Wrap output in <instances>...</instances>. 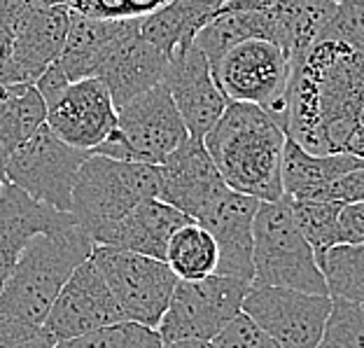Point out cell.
Masks as SVG:
<instances>
[{"mask_svg":"<svg viewBox=\"0 0 364 348\" xmlns=\"http://www.w3.org/2000/svg\"><path fill=\"white\" fill-rule=\"evenodd\" d=\"M364 96V54L338 40L313 43L292 65L283 129L313 154L343 152Z\"/></svg>","mask_w":364,"mask_h":348,"instance_id":"6da1fadb","label":"cell"},{"mask_svg":"<svg viewBox=\"0 0 364 348\" xmlns=\"http://www.w3.org/2000/svg\"><path fill=\"white\" fill-rule=\"evenodd\" d=\"M285 138L276 115L255 103L229 101L203 136V145L229 189L259 201H278L283 199Z\"/></svg>","mask_w":364,"mask_h":348,"instance_id":"7a4b0ae2","label":"cell"},{"mask_svg":"<svg viewBox=\"0 0 364 348\" xmlns=\"http://www.w3.org/2000/svg\"><path fill=\"white\" fill-rule=\"evenodd\" d=\"M94 246L77 222L54 234L33 236L0 290V311L33 327H43L63 283L91 258Z\"/></svg>","mask_w":364,"mask_h":348,"instance_id":"3957f363","label":"cell"},{"mask_svg":"<svg viewBox=\"0 0 364 348\" xmlns=\"http://www.w3.org/2000/svg\"><path fill=\"white\" fill-rule=\"evenodd\" d=\"M154 196H159L156 167L89 154L73 182L70 215L96 241L140 201Z\"/></svg>","mask_w":364,"mask_h":348,"instance_id":"277c9868","label":"cell"},{"mask_svg":"<svg viewBox=\"0 0 364 348\" xmlns=\"http://www.w3.org/2000/svg\"><path fill=\"white\" fill-rule=\"evenodd\" d=\"M252 264L257 285L327 295L316 251L296 227L287 196L259 204L252 225Z\"/></svg>","mask_w":364,"mask_h":348,"instance_id":"5b68a950","label":"cell"},{"mask_svg":"<svg viewBox=\"0 0 364 348\" xmlns=\"http://www.w3.org/2000/svg\"><path fill=\"white\" fill-rule=\"evenodd\" d=\"M189 138L166 82L117 107V124L91 154L159 167Z\"/></svg>","mask_w":364,"mask_h":348,"instance_id":"8992f818","label":"cell"},{"mask_svg":"<svg viewBox=\"0 0 364 348\" xmlns=\"http://www.w3.org/2000/svg\"><path fill=\"white\" fill-rule=\"evenodd\" d=\"M91 262L101 271L124 318L156 329L180 280L168 264L112 246H94Z\"/></svg>","mask_w":364,"mask_h":348,"instance_id":"52a82bcc","label":"cell"},{"mask_svg":"<svg viewBox=\"0 0 364 348\" xmlns=\"http://www.w3.org/2000/svg\"><path fill=\"white\" fill-rule=\"evenodd\" d=\"M250 285V280L220 273H210L201 280H178L168 309L156 325L161 344L180 339L213 342L243 311Z\"/></svg>","mask_w":364,"mask_h":348,"instance_id":"ba28073f","label":"cell"},{"mask_svg":"<svg viewBox=\"0 0 364 348\" xmlns=\"http://www.w3.org/2000/svg\"><path fill=\"white\" fill-rule=\"evenodd\" d=\"M210 70L227 101L262 105L283 124L292 61L276 43L245 40L231 47L218 63L210 65Z\"/></svg>","mask_w":364,"mask_h":348,"instance_id":"9c48e42d","label":"cell"},{"mask_svg":"<svg viewBox=\"0 0 364 348\" xmlns=\"http://www.w3.org/2000/svg\"><path fill=\"white\" fill-rule=\"evenodd\" d=\"M87 157L89 152L63 143L45 124L3 159L5 178L38 201L70 213L73 182Z\"/></svg>","mask_w":364,"mask_h":348,"instance_id":"30bf717a","label":"cell"},{"mask_svg":"<svg viewBox=\"0 0 364 348\" xmlns=\"http://www.w3.org/2000/svg\"><path fill=\"white\" fill-rule=\"evenodd\" d=\"M332 297L292 288L252 283L243 300V313L283 348H318Z\"/></svg>","mask_w":364,"mask_h":348,"instance_id":"8fae6325","label":"cell"},{"mask_svg":"<svg viewBox=\"0 0 364 348\" xmlns=\"http://www.w3.org/2000/svg\"><path fill=\"white\" fill-rule=\"evenodd\" d=\"M122 320L127 318L117 300L89 258L63 283L43 322V329L54 342H65Z\"/></svg>","mask_w":364,"mask_h":348,"instance_id":"7c38bea8","label":"cell"},{"mask_svg":"<svg viewBox=\"0 0 364 348\" xmlns=\"http://www.w3.org/2000/svg\"><path fill=\"white\" fill-rule=\"evenodd\" d=\"M47 127L63 143L91 154L112 134L117 124V107L110 91L98 78L70 82L47 105Z\"/></svg>","mask_w":364,"mask_h":348,"instance_id":"4fadbf2b","label":"cell"},{"mask_svg":"<svg viewBox=\"0 0 364 348\" xmlns=\"http://www.w3.org/2000/svg\"><path fill=\"white\" fill-rule=\"evenodd\" d=\"M156 171H159L156 199L171 204L194 222L229 189L201 138L189 136L156 167Z\"/></svg>","mask_w":364,"mask_h":348,"instance_id":"5bb4252c","label":"cell"},{"mask_svg":"<svg viewBox=\"0 0 364 348\" xmlns=\"http://www.w3.org/2000/svg\"><path fill=\"white\" fill-rule=\"evenodd\" d=\"M164 82H166L189 136L203 140V136L222 117L229 101L215 82L210 63L205 61L201 49L192 43L187 52L171 59Z\"/></svg>","mask_w":364,"mask_h":348,"instance_id":"9a60e30c","label":"cell"},{"mask_svg":"<svg viewBox=\"0 0 364 348\" xmlns=\"http://www.w3.org/2000/svg\"><path fill=\"white\" fill-rule=\"evenodd\" d=\"M259 199L227 189L196 222L210 231L218 243L220 260L215 273L250 280L255 278L252 264V225L259 209Z\"/></svg>","mask_w":364,"mask_h":348,"instance_id":"2e32d148","label":"cell"},{"mask_svg":"<svg viewBox=\"0 0 364 348\" xmlns=\"http://www.w3.org/2000/svg\"><path fill=\"white\" fill-rule=\"evenodd\" d=\"M70 7H33L12 33V61L0 75V85H33L49 63L61 56L68 33Z\"/></svg>","mask_w":364,"mask_h":348,"instance_id":"e0dca14e","label":"cell"},{"mask_svg":"<svg viewBox=\"0 0 364 348\" xmlns=\"http://www.w3.org/2000/svg\"><path fill=\"white\" fill-rule=\"evenodd\" d=\"M168 65V56L140 33L138 19L98 65L96 78L110 91L114 107H122L143 91L161 85L166 80Z\"/></svg>","mask_w":364,"mask_h":348,"instance_id":"ac0fdd59","label":"cell"},{"mask_svg":"<svg viewBox=\"0 0 364 348\" xmlns=\"http://www.w3.org/2000/svg\"><path fill=\"white\" fill-rule=\"evenodd\" d=\"M73 222L75 218L70 213L56 211L12 182H5L0 189V290L33 236L54 234Z\"/></svg>","mask_w":364,"mask_h":348,"instance_id":"d6986e66","label":"cell"},{"mask_svg":"<svg viewBox=\"0 0 364 348\" xmlns=\"http://www.w3.org/2000/svg\"><path fill=\"white\" fill-rule=\"evenodd\" d=\"M187 222H192V218L154 196L131 209L122 220L107 227L94 243L140 253L154 260H166L171 236Z\"/></svg>","mask_w":364,"mask_h":348,"instance_id":"ffe728a7","label":"cell"},{"mask_svg":"<svg viewBox=\"0 0 364 348\" xmlns=\"http://www.w3.org/2000/svg\"><path fill=\"white\" fill-rule=\"evenodd\" d=\"M138 19L129 21H107V19H94L80 12L70 10L68 19V33L61 49V56L56 63L61 65L65 78L70 82L96 78L98 65L110 54V49L127 36Z\"/></svg>","mask_w":364,"mask_h":348,"instance_id":"44dd1931","label":"cell"},{"mask_svg":"<svg viewBox=\"0 0 364 348\" xmlns=\"http://www.w3.org/2000/svg\"><path fill=\"white\" fill-rule=\"evenodd\" d=\"M245 40H269L276 43V16L273 5L267 10H250L243 0H227L213 19L196 33L194 45L201 49L205 61L218 63L231 47Z\"/></svg>","mask_w":364,"mask_h":348,"instance_id":"7402d4cb","label":"cell"},{"mask_svg":"<svg viewBox=\"0 0 364 348\" xmlns=\"http://www.w3.org/2000/svg\"><path fill=\"white\" fill-rule=\"evenodd\" d=\"M364 167L362 157L348 152L313 154L285 138L283 150V196L292 201H320L322 192L336 178Z\"/></svg>","mask_w":364,"mask_h":348,"instance_id":"603a6c76","label":"cell"},{"mask_svg":"<svg viewBox=\"0 0 364 348\" xmlns=\"http://www.w3.org/2000/svg\"><path fill=\"white\" fill-rule=\"evenodd\" d=\"M225 3L227 0H168L156 12L140 19V33L168 59H176L192 47L196 33Z\"/></svg>","mask_w":364,"mask_h":348,"instance_id":"cb8c5ba5","label":"cell"},{"mask_svg":"<svg viewBox=\"0 0 364 348\" xmlns=\"http://www.w3.org/2000/svg\"><path fill=\"white\" fill-rule=\"evenodd\" d=\"M47 122V103L36 85H0V162Z\"/></svg>","mask_w":364,"mask_h":348,"instance_id":"d4e9b609","label":"cell"},{"mask_svg":"<svg viewBox=\"0 0 364 348\" xmlns=\"http://www.w3.org/2000/svg\"><path fill=\"white\" fill-rule=\"evenodd\" d=\"M220 251L210 231L198 222H187L171 236L166 262L180 280H201L218 269Z\"/></svg>","mask_w":364,"mask_h":348,"instance_id":"484cf974","label":"cell"},{"mask_svg":"<svg viewBox=\"0 0 364 348\" xmlns=\"http://www.w3.org/2000/svg\"><path fill=\"white\" fill-rule=\"evenodd\" d=\"M318 264L332 300L364 302V243L332 246Z\"/></svg>","mask_w":364,"mask_h":348,"instance_id":"4316f807","label":"cell"},{"mask_svg":"<svg viewBox=\"0 0 364 348\" xmlns=\"http://www.w3.org/2000/svg\"><path fill=\"white\" fill-rule=\"evenodd\" d=\"M289 201L292 218L296 227L304 234L306 241L316 251V258L320 260L322 253L336 246V218L343 204L338 201Z\"/></svg>","mask_w":364,"mask_h":348,"instance_id":"83f0119b","label":"cell"},{"mask_svg":"<svg viewBox=\"0 0 364 348\" xmlns=\"http://www.w3.org/2000/svg\"><path fill=\"white\" fill-rule=\"evenodd\" d=\"M161 346L164 344L159 334H156V329L138 325V322L131 320L114 322V325L94 329L89 334L54 344V348H161Z\"/></svg>","mask_w":364,"mask_h":348,"instance_id":"f1b7e54d","label":"cell"},{"mask_svg":"<svg viewBox=\"0 0 364 348\" xmlns=\"http://www.w3.org/2000/svg\"><path fill=\"white\" fill-rule=\"evenodd\" d=\"M318 348H364V302L332 300Z\"/></svg>","mask_w":364,"mask_h":348,"instance_id":"f546056e","label":"cell"},{"mask_svg":"<svg viewBox=\"0 0 364 348\" xmlns=\"http://www.w3.org/2000/svg\"><path fill=\"white\" fill-rule=\"evenodd\" d=\"M166 3L168 0H68V7L73 12L94 16V19L129 21L143 19Z\"/></svg>","mask_w":364,"mask_h":348,"instance_id":"4dcf8cb0","label":"cell"},{"mask_svg":"<svg viewBox=\"0 0 364 348\" xmlns=\"http://www.w3.org/2000/svg\"><path fill=\"white\" fill-rule=\"evenodd\" d=\"M322 38L338 40L364 54V0H338L320 40Z\"/></svg>","mask_w":364,"mask_h":348,"instance_id":"1f68e13d","label":"cell"},{"mask_svg":"<svg viewBox=\"0 0 364 348\" xmlns=\"http://www.w3.org/2000/svg\"><path fill=\"white\" fill-rule=\"evenodd\" d=\"M215 348H283L241 311L213 339Z\"/></svg>","mask_w":364,"mask_h":348,"instance_id":"d6a6232c","label":"cell"},{"mask_svg":"<svg viewBox=\"0 0 364 348\" xmlns=\"http://www.w3.org/2000/svg\"><path fill=\"white\" fill-rule=\"evenodd\" d=\"M364 243V201L343 204L336 218V246Z\"/></svg>","mask_w":364,"mask_h":348,"instance_id":"836d02e7","label":"cell"},{"mask_svg":"<svg viewBox=\"0 0 364 348\" xmlns=\"http://www.w3.org/2000/svg\"><path fill=\"white\" fill-rule=\"evenodd\" d=\"M320 201H338V204H355L364 201V167L353 169L336 178L325 192H322Z\"/></svg>","mask_w":364,"mask_h":348,"instance_id":"e575fe53","label":"cell"},{"mask_svg":"<svg viewBox=\"0 0 364 348\" xmlns=\"http://www.w3.org/2000/svg\"><path fill=\"white\" fill-rule=\"evenodd\" d=\"M40 329L43 327H33L28 322H21L0 311V348H12L19 342H26V339L36 337Z\"/></svg>","mask_w":364,"mask_h":348,"instance_id":"d590c367","label":"cell"},{"mask_svg":"<svg viewBox=\"0 0 364 348\" xmlns=\"http://www.w3.org/2000/svg\"><path fill=\"white\" fill-rule=\"evenodd\" d=\"M33 85H36V89L40 91V96L45 98V103L49 105L54 101L56 96L61 94V91L70 85V80L65 78V73L61 70V65L59 63H49L47 68H45V73L43 75H40L36 82H33Z\"/></svg>","mask_w":364,"mask_h":348,"instance_id":"8d00e7d4","label":"cell"},{"mask_svg":"<svg viewBox=\"0 0 364 348\" xmlns=\"http://www.w3.org/2000/svg\"><path fill=\"white\" fill-rule=\"evenodd\" d=\"M33 0H0V26L14 33L33 10Z\"/></svg>","mask_w":364,"mask_h":348,"instance_id":"74e56055","label":"cell"},{"mask_svg":"<svg viewBox=\"0 0 364 348\" xmlns=\"http://www.w3.org/2000/svg\"><path fill=\"white\" fill-rule=\"evenodd\" d=\"M54 344H56L54 339L49 337L45 329H40L36 337L26 339V342H19V344L12 346V348H54Z\"/></svg>","mask_w":364,"mask_h":348,"instance_id":"f35d334b","label":"cell"},{"mask_svg":"<svg viewBox=\"0 0 364 348\" xmlns=\"http://www.w3.org/2000/svg\"><path fill=\"white\" fill-rule=\"evenodd\" d=\"M161 348H215L213 342H203V339H180V342H168Z\"/></svg>","mask_w":364,"mask_h":348,"instance_id":"ab89813d","label":"cell"},{"mask_svg":"<svg viewBox=\"0 0 364 348\" xmlns=\"http://www.w3.org/2000/svg\"><path fill=\"white\" fill-rule=\"evenodd\" d=\"M36 7H54V5H68V0H33Z\"/></svg>","mask_w":364,"mask_h":348,"instance_id":"60d3db41","label":"cell"},{"mask_svg":"<svg viewBox=\"0 0 364 348\" xmlns=\"http://www.w3.org/2000/svg\"><path fill=\"white\" fill-rule=\"evenodd\" d=\"M5 182H7V178H5V167H3V162H0V189H3Z\"/></svg>","mask_w":364,"mask_h":348,"instance_id":"b9f144b4","label":"cell"}]
</instances>
